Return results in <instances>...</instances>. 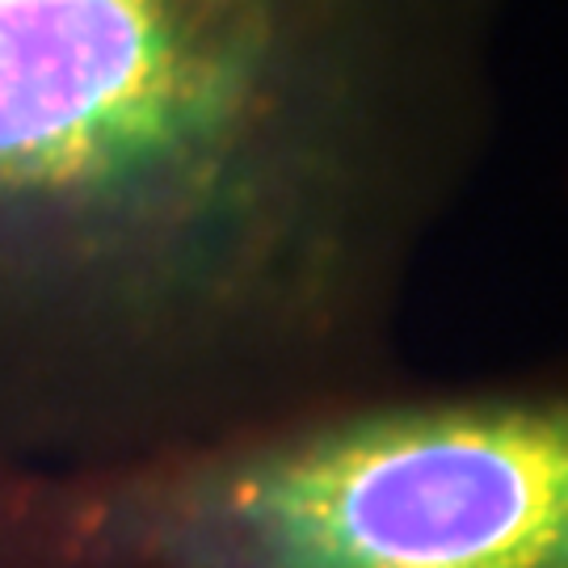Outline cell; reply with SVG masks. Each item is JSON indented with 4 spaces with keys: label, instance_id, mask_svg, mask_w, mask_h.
I'll use <instances>...</instances> for the list:
<instances>
[{
    "label": "cell",
    "instance_id": "obj_1",
    "mask_svg": "<svg viewBox=\"0 0 568 568\" xmlns=\"http://www.w3.org/2000/svg\"><path fill=\"white\" fill-rule=\"evenodd\" d=\"M501 0H0V447L110 455L405 379Z\"/></svg>",
    "mask_w": 568,
    "mask_h": 568
},
{
    "label": "cell",
    "instance_id": "obj_2",
    "mask_svg": "<svg viewBox=\"0 0 568 568\" xmlns=\"http://www.w3.org/2000/svg\"><path fill=\"white\" fill-rule=\"evenodd\" d=\"M0 568H568V392L396 379L110 455L0 447Z\"/></svg>",
    "mask_w": 568,
    "mask_h": 568
}]
</instances>
